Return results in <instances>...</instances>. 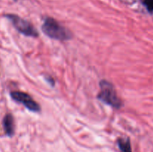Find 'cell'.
<instances>
[{"mask_svg":"<svg viewBox=\"0 0 153 152\" xmlns=\"http://www.w3.org/2000/svg\"><path fill=\"white\" fill-rule=\"evenodd\" d=\"M3 128L7 136L12 137L14 133V120L10 113H7L3 119Z\"/></svg>","mask_w":153,"mask_h":152,"instance_id":"obj_5","label":"cell"},{"mask_svg":"<svg viewBox=\"0 0 153 152\" xmlns=\"http://www.w3.org/2000/svg\"><path fill=\"white\" fill-rule=\"evenodd\" d=\"M100 92L98 98L105 104H109L116 108H119L122 105L120 100L118 98L114 87L108 81H102L100 83Z\"/></svg>","mask_w":153,"mask_h":152,"instance_id":"obj_2","label":"cell"},{"mask_svg":"<svg viewBox=\"0 0 153 152\" xmlns=\"http://www.w3.org/2000/svg\"><path fill=\"white\" fill-rule=\"evenodd\" d=\"M145 6L150 13H153V0H144L143 1Z\"/></svg>","mask_w":153,"mask_h":152,"instance_id":"obj_7","label":"cell"},{"mask_svg":"<svg viewBox=\"0 0 153 152\" xmlns=\"http://www.w3.org/2000/svg\"><path fill=\"white\" fill-rule=\"evenodd\" d=\"M42 29L48 37L55 40H66L71 37L70 33L64 27L52 18H47L45 20Z\"/></svg>","mask_w":153,"mask_h":152,"instance_id":"obj_1","label":"cell"},{"mask_svg":"<svg viewBox=\"0 0 153 152\" xmlns=\"http://www.w3.org/2000/svg\"><path fill=\"white\" fill-rule=\"evenodd\" d=\"M6 17L10 19L13 26L21 34L28 37H37L38 32L28 22L22 19L19 16L13 14L6 15Z\"/></svg>","mask_w":153,"mask_h":152,"instance_id":"obj_3","label":"cell"},{"mask_svg":"<svg viewBox=\"0 0 153 152\" xmlns=\"http://www.w3.org/2000/svg\"><path fill=\"white\" fill-rule=\"evenodd\" d=\"M10 97L15 101L23 104L27 109L33 112L40 111V107L39 104L34 101L32 98L28 94L19 91H13L10 92Z\"/></svg>","mask_w":153,"mask_h":152,"instance_id":"obj_4","label":"cell"},{"mask_svg":"<svg viewBox=\"0 0 153 152\" xmlns=\"http://www.w3.org/2000/svg\"><path fill=\"white\" fill-rule=\"evenodd\" d=\"M118 145L121 152H131V145L128 139H120L118 140Z\"/></svg>","mask_w":153,"mask_h":152,"instance_id":"obj_6","label":"cell"}]
</instances>
